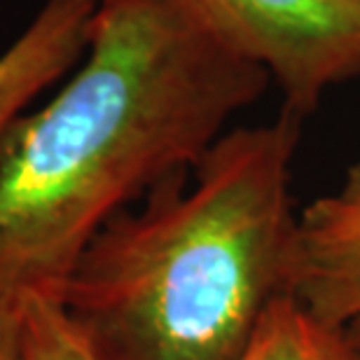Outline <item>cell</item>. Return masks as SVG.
Masks as SVG:
<instances>
[{"label": "cell", "mask_w": 360, "mask_h": 360, "mask_svg": "<svg viewBox=\"0 0 360 360\" xmlns=\"http://www.w3.org/2000/svg\"><path fill=\"white\" fill-rule=\"evenodd\" d=\"M347 333L351 335V340H354V344L360 349V319L351 323V326L347 328Z\"/></svg>", "instance_id": "9"}, {"label": "cell", "mask_w": 360, "mask_h": 360, "mask_svg": "<svg viewBox=\"0 0 360 360\" xmlns=\"http://www.w3.org/2000/svg\"><path fill=\"white\" fill-rule=\"evenodd\" d=\"M302 117L225 131L101 229L61 290L98 360H236L288 290Z\"/></svg>", "instance_id": "2"}, {"label": "cell", "mask_w": 360, "mask_h": 360, "mask_svg": "<svg viewBox=\"0 0 360 360\" xmlns=\"http://www.w3.org/2000/svg\"><path fill=\"white\" fill-rule=\"evenodd\" d=\"M236 360H360V349L347 330L316 319L285 290L269 304Z\"/></svg>", "instance_id": "6"}, {"label": "cell", "mask_w": 360, "mask_h": 360, "mask_svg": "<svg viewBox=\"0 0 360 360\" xmlns=\"http://www.w3.org/2000/svg\"><path fill=\"white\" fill-rule=\"evenodd\" d=\"M0 360H21V302L0 304Z\"/></svg>", "instance_id": "8"}, {"label": "cell", "mask_w": 360, "mask_h": 360, "mask_svg": "<svg viewBox=\"0 0 360 360\" xmlns=\"http://www.w3.org/2000/svg\"><path fill=\"white\" fill-rule=\"evenodd\" d=\"M222 38L269 75L304 117L360 77V0H194Z\"/></svg>", "instance_id": "3"}, {"label": "cell", "mask_w": 360, "mask_h": 360, "mask_svg": "<svg viewBox=\"0 0 360 360\" xmlns=\"http://www.w3.org/2000/svg\"><path fill=\"white\" fill-rule=\"evenodd\" d=\"M269 82L194 0H98L80 63L0 139V304L59 300L101 229Z\"/></svg>", "instance_id": "1"}, {"label": "cell", "mask_w": 360, "mask_h": 360, "mask_svg": "<svg viewBox=\"0 0 360 360\" xmlns=\"http://www.w3.org/2000/svg\"><path fill=\"white\" fill-rule=\"evenodd\" d=\"M288 292L333 328L360 319V164L297 215Z\"/></svg>", "instance_id": "4"}, {"label": "cell", "mask_w": 360, "mask_h": 360, "mask_svg": "<svg viewBox=\"0 0 360 360\" xmlns=\"http://www.w3.org/2000/svg\"><path fill=\"white\" fill-rule=\"evenodd\" d=\"M21 360H98L59 300L21 302Z\"/></svg>", "instance_id": "7"}, {"label": "cell", "mask_w": 360, "mask_h": 360, "mask_svg": "<svg viewBox=\"0 0 360 360\" xmlns=\"http://www.w3.org/2000/svg\"><path fill=\"white\" fill-rule=\"evenodd\" d=\"M98 0H45L0 52V139L35 98L63 80L87 49Z\"/></svg>", "instance_id": "5"}]
</instances>
